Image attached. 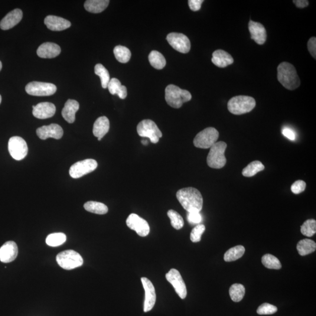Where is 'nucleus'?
Wrapping results in <instances>:
<instances>
[{
  "label": "nucleus",
  "instance_id": "1",
  "mask_svg": "<svg viewBox=\"0 0 316 316\" xmlns=\"http://www.w3.org/2000/svg\"><path fill=\"white\" fill-rule=\"evenodd\" d=\"M177 197L188 213H200L203 208V198L197 189L191 187L182 189L178 191Z\"/></svg>",
  "mask_w": 316,
  "mask_h": 316
},
{
  "label": "nucleus",
  "instance_id": "2",
  "mask_svg": "<svg viewBox=\"0 0 316 316\" xmlns=\"http://www.w3.org/2000/svg\"><path fill=\"white\" fill-rule=\"evenodd\" d=\"M277 71L278 80L286 89L294 90L301 85V80L293 64L288 63H280Z\"/></svg>",
  "mask_w": 316,
  "mask_h": 316
},
{
  "label": "nucleus",
  "instance_id": "3",
  "mask_svg": "<svg viewBox=\"0 0 316 316\" xmlns=\"http://www.w3.org/2000/svg\"><path fill=\"white\" fill-rule=\"evenodd\" d=\"M191 98L189 91L182 89L174 84H170L166 88V102L173 108H181L184 103L190 102Z\"/></svg>",
  "mask_w": 316,
  "mask_h": 316
},
{
  "label": "nucleus",
  "instance_id": "4",
  "mask_svg": "<svg viewBox=\"0 0 316 316\" xmlns=\"http://www.w3.org/2000/svg\"><path fill=\"white\" fill-rule=\"evenodd\" d=\"M256 106L255 100L247 96L231 98L228 103V110L234 115H242L252 112Z\"/></svg>",
  "mask_w": 316,
  "mask_h": 316
},
{
  "label": "nucleus",
  "instance_id": "5",
  "mask_svg": "<svg viewBox=\"0 0 316 316\" xmlns=\"http://www.w3.org/2000/svg\"><path fill=\"white\" fill-rule=\"evenodd\" d=\"M226 142L220 141L215 143L211 146L207 158L208 167L214 169H221L226 164L225 152L227 148Z\"/></svg>",
  "mask_w": 316,
  "mask_h": 316
},
{
  "label": "nucleus",
  "instance_id": "6",
  "mask_svg": "<svg viewBox=\"0 0 316 316\" xmlns=\"http://www.w3.org/2000/svg\"><path fill=\"white\" fill-rule=\"evenodd\" d=\"M57 261L61 268L71 270L83 264V259L80 254L73 250L61 252L57 256Z\"/></svg>",
  "mask_w": 316,
  "mask_h": 316
},
{
  "label": "nucleus",
  "instance_id": "7",
  "mask_svg": "<svg viewBox=\"0 0 316 316\" xmlns=\"http://www.w3.org/2000/svg\"><path fill=\"white\" fill-rule=\"evenodd\" d=\"M137 132L141 137L148 138L153 144H156L162 136L157 125L151 120H144L138 124Z\"/></svg>",
  "mask_w": 316,
  "mask_h": 316
},
{
  "label": "nucleus",
  "instance_id": "8",
  "mask_svg": "<svg viewBox=\"0 0 316 316\" xmlns=\"http://www.w3.org/2000/svg\"><path fill=\"white\" fill-rule=\"evenodd\" d=\"M219 137V131L213 127H208L197 133L193 140V144L198 148H210L216 143Z\"/></svg>",
  "mask_w": 316,
  "mask_h": 316
},
{
  "label": "nucleus",
  "instance_id": "9",
  "mask_svg": "<svg viewBox=\"0 0 316 316\" xmlns=\"http://www.w3.org/2000/svg\"><path fill=\"white\" fill-rule=\"evenodd\" d=\"M26 92L34 96H50L56 93L57 87L50 83L32 81L25 87Z\"/></svg>",
  "mask_w": 316,
  "mask_h": 316
},
{
  "label": "nucleus",
  "instance_id": "10",
  "mask_svg": "<svg viewBox=\"0 0 316 316\" xmlns=\"http://www.w3.org/2000/svg\"><path fill=\"white\" fill-rule=\"evenodd\" d=\"M8 151L12 158L17 161L24 159L28 154V146L25 140L19 136H13L8 141Z\"/></svg>",
  "mask_w": 316,
  "mask_h": 316
},
{
  "label": "nucleus",
  "instance_id": "11",
  "mask_svg": "<svg viewBox=\"0 0 316 316\" xmlns=\"http://www.w3.org/2000/svg\"><path fill=\"white\" fill-rule=\"evenodd\" d=\"M97 166V162L94 159H85V160L75 163L71 166L69 170V174L72 178H80L96 170Z\"/></svg>",
  "mask_w": 316,
  "mask_h": 316
},
{
  "label": "nucleus",
  "instance_id": "12",
  "mask_svg": "<svg viewBox=\"0 0 316 316\" xmlns=\"http://www.w3.org/2000/svg\"><path fill=\"white\" fill-rule=\"evenodd\" d=\"M167 40L171 46L182 54H187L190 50V39L183 34L172 32L167 36Z\"/></svg>",
  "mask_w": 316,
  "mask_h": 316
},
{
  "label": "nucleus",
  "instance_id": "13",
  "mask_svg": "<svg viewBox=\"0 0 316 316\" xmlns=\"http://www.w3.org/2000/svg\"><path fill=\"white\" fill-rule=\"evenodd\" d=\"M167 281L171 283L176 292L182 299H184L187 296V289L180 272L178 270L172 269L166 274Z\"/></svg>",
  "mask_w": 316,
  "mask_h": 316
},
{
  "label": "nucleus",
  "instance_id": "14",
  "mask_svg": "<svg viewBox=\"0 0 316 316\" xmlns=\"http://www.w3.org/2000/svg\"><path fill=\"white\" fill-rule=\"evenodd\" d=\"M126 223L130 229L134 230L139 236H147L150 232V227L147 221L137 214H130L127 218Z\"/></svg>",
  "mask_w": 316,
  "mask_h": 316
},
{
  "label": "nucleus",
  "instance_id": "15",
  "mask_svg": "<svg viewBox=\"0 0 316 316\" xmlns=\"http://www.w3.org/2000/svg\"><path fill=\"white\" fill-rule=\"evenodd\" d=\"M38 137L42 140L49 138L60 139L63 135V130L57 124H51L49 126H44L37 129Z\"/></svg>",
  "mask_w": 316,
  "mask_h": 316
},
{
  "label": "nucleus",
  "instance_id": "16",
  "mask_svg": "<svg viewBox=\"0 0 316 316\" xmlns=\"http://www.w3.org/2000/svg\"><path fill=\"white\" fill-rule=\"evenodd\" d=\"M141 282L145 293L144 311L148 312L152 310L155 304L156 299L155 289L154 285L148 278L143 277L141 278Z\"/></svg>",
  "mask_w": 316,
  "mask_h": 316
},
{
  "label": "nucleus",
  "instance_id": "17",
  "mask_svg": "<svg viewBox=\"0 0 316 316\" xmlns=\"http://www.w3.org/2000/svg\"><path fill=\"white\" fill-rule=\"evenodd\" d=\"M32 114L36 118L41 120L50 119L55 115L56 107L50 102H43L32 106Z\"/></svg>",
  "mask_w": 316,
  "mask_h": 316
},
{
  "label": "nucleus",
  "instance_id": "18",
  "mask_svg": "<svg viewBox=\"0 0 316 316\" xmlns=\"http://www.w3.org/2000/svg\"><path fill=\"white\" fill-rule=\"evenodd\" d=\"M18 250L17 244L14 242H6L0 248V260L3 263H9L17 258Z\"/></svg>",
  "mask_w": 316,
  "mask_h": 316
},
{
  "label": "nucleus",
  "instance_id": "19",
  "mask_svg": "<svg viewBox=\"0 0 316 316\" xmlns=\"http://www.w3.org/2000/svg\"><path fill=\"white\" fill-rule=\"evenodd\" d=\"M249 29L251 34V38L258 45H263L266 40L267 34L266 29L259 22L250 21Z\"/></svg>",
  "mask_w": 316,
  "mask_h": 316
},
{
  "label": "nucleus",
  "instance_id": "20",
  "mask_svg": "<svg viewBox=\"0 0 316 316\" xmlns=\"http://www.w3.org/2000/svg\"><path fill=\"white\" fill-rule=\"evenodd\" d=\"M44 23L51 31H61L70 27V22L63 18L55 15H48L45 18Z\"/></svg>",
  "mask_w": 316,
  "mask_h": 316
},
{
  "label": "nucleus",
  "instance_id": "21",
  "mask_svg": "<svg viewBox=\"0 0 316 316\" xmlns=\"http://www.w3.org/2000/svg\"><path fill=\"white\" fill-rule=\"evenodd\" d=\"M61 49L58 45L52 42H45L38 48L37 53L38 56L41 58L51 59L60 55Z\"/></svg>",
  "mask_w": 316,
  "mask_h": 316
},
{
  "label": "nucleus",
  "instance_id": "22",
  "mask_svg": "<svg viewBox=\"0 0 316 316\" xmlns=\"http://www.w3.org/2000/svg\"><path fill=\"white\" fill-rule=\"evenodd\" d=\"M22 11L20 9H15L9 12L0 22V28L2 30H8V29L14 27L22 18Z\"/></svg>",
  "mask_w": 316,
  "mask_h": 316
},
{
  "label": "nucleus",
  "instance_id": "23",
  "mask_svg": "<svg viewBox=\"0 0 316 316\" xmlns=\"http://www.w3.org/2000/svg\"><path fill=\"white\" fill-rule=\"evenodd\" d=\"M79 109V103L76 100L69 99L64 104L62 115L67 123H73L76 120V113Z\"/></svg>",
  "mask_w": 316,
  "mask_h": 316
},
{
  "label": "nucleus",
  "instance_id": "24",
  "mask_svg": "<svg viewBox=\"0 0 316 316\" xmlns=\"http://www.w3.org/2000/svg\"><path fill=\"white\" fill-rule=\"evenodd\" d=\"M110 129V122L105 116L100 117L94 124L93 132L94 136L101 141Z\"/></svg>",
  "mask_w": 316,
  "mask_h": 316
},
{
  "label": "nucleus",
  "instance_id": "25",
  "mask_svg": "<svg viewBox=\"0 0 316 316\" xmlns=\"http://www.w3.org/2000/svg\"><path fill=\"white\" fill-rule=\"evenodd\" d=\"M211 61L216 66L224 68L234 63V59L226 51L219 50L214 51Z\"/></svg>",
  "mask_w": 316,
  "mask_h": 316
},
{
  "label": "nucleus",
  "instance_id": "26",
  "mask_svg": "<svg viewBox=\"0 0 316 316\" xmlns=\"http://www.w3.org/2000/svg\"><path fill=\"white\" fill-rule=\"evenodd\" d=\"M109 2V0H87L84 6L88 12L97 14L105 10Z\"/></svg>",
  "mask_w": 316,
  "mask_h": 316
},
{
  "label": "nucleus",
  "instance_id": "27",
  "mask_svg": "<svg viewBox=\"0 0 316 316\" xmlns=\"http://www.w3.org/2000/svg\"><path fill=\"white\" fill-rule=\"evenodd\" d=\"M107 88L112 95L117 94L121 99H125L127 96L126 87L123 86L120 81L116 78H113L110 80Z\"/></svg>",
  "mask_w": 316,
  "mask_h": 316
},
{
  "label": "nucleus",
  "instance_id": "28",
  "mask_svg": "<svg viewBox=\"0 0 316 316\" xmlns=\"http://www.w3.org/2000/svg\"><path fill=\"white\" fill-rule=\"evenodd\" d=\"M316 244L311 239H304L298 243L297 250L300 255L305 256L315 252Z\"/></svg>",
  "mask_w": 316,
  "mask_h": 316
},
{
  "label": "nucleus",
  "instance_id": "29",
  "mask_svg": "<svg viewBox=\"0 0 316 316\" xmlns=\"http://www.w3.org/2000/svg\"><path fill=\"white\" fill-rule=\"evenodd\" d=\"M148 60L151 66L156 69H162L167 64L165 57L157 51L151 52L149 55Z\"/></svg>",
  "mask_w": 316,
  "mask_h": 316
},
{
  "label": "nucleus",
  "instance_id": "30",
  "mask_svg": "<svg viewBox=\"0 0 316 316\" xmlns=\"http://www.w3.org/2000/svg\"><path fill=\"white\" fill-rule=\"evenodd\" d=\"M246 250L242 246H237L231 248L225 253L224 259L226 262H232L239 259L244 255Z\"/></svg>",
  "mask_w": 316,
  "mask_h": 316
},
{
  "label": "nucleus",
  "instance_id": "31",
  "mask_svg": "<svg viewBox=\"0 0 316 316\" xmlns=\"http://www.w3.org/2000/svg\"><path fill=\"white\" fill-rule=\"evenodd\" d=\"M84 208L89 212L97 214H105L108 212V207L106 205L100 202L90 201L84 204Z\"/></svg>",
  "mask_w": 316,
  "mask_h": 316
},
{
  "label": "nucleus",
  "instance_id": "32",
  "mask_svg": "<svg viewBox=\"0 0 316 316\" xmlns=\"http://www.w3.org/2000/svg\"><path fill=\"white\" fill-rule=\"evenodd\" d=\"M265 167L258 161H253L247 166L242 172V174L245 177H253L258 172L264 170Z\"/></svg>",
  "mask_w": 316,
  "mask_h": 316
},
{
  "label": "nucleus",
  "instance_id": "33",
  "mask_svg": "<svg viewBox=\"0 0 316 316\" xmlns=\"http://www.w3.org/2000/svg\"><path fill=\"white\" fill-rule=\"evenodd\" d=\"M114 54L116 60L122 63H128L131 57V51L129 49L122 45H119L114 49Z\"/></svg>",
  "mask_w": 316,
  "mask_h": 316
},
{
  "label": "nucleus",
  "instance_id": "34",
  "mask_svg": "<svg viewBox=\"0 0 316 316\" xmlns=\"http://www.w3.org/2000/svg\"><path fill=\"white\" fill-rule=\"evenodd\" d=\"M246 289L242 284L235 283L231 286L229 290L230 296L234 302H239L242 301L245 295Z\"/></svg>",
  "mask_w": 316,
  "mask_h": 316
},
{
  "label": "nucleus",
  "instance_id": "35",
  "mask_svg": "<svg viewBox=\"0 0 316 316\" xmlns=\"http://www.w3.org/2000/svg\"><path fill=\"white\" fill-rule=\"evenodd\" d=\"M94 72L100 77L103 89H106L110 80L109 71L103 64L99 63L97 64L94 67Z\"/></svg>",
  "mask_w": 316,
  "mask_h": 316
},
{
  "label": "nucleus",
  "instance_id": "36",
  "mask_svg": "<svg viewBox=\"0 0 316 316\" xmlns=\"http://www.w3.org/2000/svg\"><path fill=\"white\" fill-rule=\"evenodd\" d=\"M262 263L266 268L271 269H280L282 265L279 260L271 254H265L262 258Z\"/></svg>",
  "mask_w": 316,
  "mask_h": 316
},
{
  "label": "nucleus",
  "instance_id": "37",
  "mask_svg": "<svg viewBox=\"0 0 316 316\" xmlns=\"http://www.w3.org/2000/svg\"><path fill=\"white\" fill-rule=\"evenodd\" d=\"M66 241V236L62 233H53L49 235L46 239L47 245L56 247L63 245Z\"/></svg>",
  "mask_w": 316,
  "mask_h": 316
},
{
  "label": "nucleus",
  "instance_id": "38",
  "mask_svg": "<svg viewBox=\"0 0 316 316\" xmlns=\"http://www.w3.org/2000/svg\"><path fill=\"white\" fill-rule=\"evenodd\" d=\"M168 216L171 220V225L176 230H180L184 226V220L183 218L179 214L177 211L174 210L168 211Z\"/></svg>",
  "mask_w": 316,
  "mask_h": 316
},
{
  "label": "nucleus",
  "instance_id": "39",
  "mask_svg": "<svg viewBox=\"0 0 316 316\" xmlns=\"http://www.w3.org/2000/svg\"><path fill=\"white\" fill-rule=\"evenodd\" d=\"M301 233L303 235L311 237L316 233V221L314 219L306 220L301 226Z\"/></svg>",
  "mask_w": 316,
  "mask_h": 316
},
{
  "label": "nucleus",
  "instance_id": "40",
  "mask_svg": "<svg viewBox=\"0 0 316 316\" xmlns=\"http://www.w3.org/2000/svg\"><path fill=\"white\" fill-rule=\"evenodd\" d=\"M206 230V227L203 224H198L192 230L190 233V240L193 243H198L200 242L202 234Z\"/></svg>",
  "mask_w": 316,
  "mask_h": 316
},
{
  "label": "nucleus",
  "instance_id": "41",
  "mask_svg": "<svg viewBox=\"0 0 316 316\" xmlns=\"http://www.w3.org/2000/svg\"><path fill=\"white\" fill-rule=\"evenodd\" d=\"M278 311V308L276 306L269 304H263L259 306L256 312L259 315H273Z\"/></svg>",
  "mask_w": 316,
  "mask_h": 316
},
{
  "label": "nucleus",
  "instance_id": "42",
  "mask_svg": "<svg viewBox=\"0 0 316 316\" xmlns=\"http://www.w3.org/2000/svg\"><path fill=\"white\" fill-rule=\"evenodd\" d=\"M306 187V184L305 181L299 180L296 181L292 185L291 190L293 193L298 194L304 191Z\"/></svg>",
  "mask_w": 316,
  "mask_h": 316
},
{
  "label": "nucleus",
  "instance_id": "43",
  "mask_svg": "<svg viewBox=\"0 0 316 316\" xmlns=\"http://www.w3.org/2000/svg\"><path fill=\"white\" fill-rule=\"evenodd\" d=\"M188 222L191 224H199L202 221V216L199 212L188 213Z\"/></svg>",
  "mask_w": 316,
  "mask_h": 316
},
{
  "label": "nucleus",
  "instance_id": "44",
  "mask_svg": "<svg viewBox=\"0 0 316 316\" xmlns=\"http://www.w3.org/2000/svg\"><path fill=\"white\" fill-rule=\"evenodd\" d=\"M308 51L315 60L316 58V38L312 37L308 42Z\"/></svg>",
  "mask_w": 316,
  "mask_h": 316
},
{
  "label": "nucleus",
  "instance_id": "45",
  "mask_svg": "<svg viewBox=\"0 0 316 316\" xmlns=\"http://www.w3.org/2000/svg\"><path fill=\"white\" fill-rule=\"evenodd\" d=\"M203 0H189L188 4L191 11H197L200 10Z\"/></svg>",
  "mask_w": 316,
  "mask_h": 316
},
{
  "label": "nucleus",
  "instance_id": "46",
  "mask_svg": "<svg viewBox=\"0 0 316 316\" xmlns=\"http://www.w3.org/2000/svg\"><path fill=\"white\" fill-rule=\"evenodd\" d=\"M282 133L283 135L289 139L291 140V141H294V140H295V133L291 129L285 128L282 130Z\"/></svg>",
  "mask_w": 316,
  "mask_h": 316
},
{
  "label": "nucleus",
  "instance_id": "47",
  "mask_svg": "<svg viewBox=\"0 0 316 316\" xmlns=\"http://www.w3.org/2000/svg\"><path fill=\"white\" fill-rule=\"evenodd\" d=\"M293 2L299 8H305L309 4V2L307 0H294Z\"/></svg>",
  "mask_w": 316,
  "mask_h": 316
},
{
  "label": "nucleus",
  "instance_id": "48",
  "mask_svg": "<svg viewBox=\"0 0 316 316\" xmlns=\"http://www.w3.org/2000/svg\"><path fill=\"white\" fill-rule=\"evenodd\" d=\"M142 143L143 145H148V142H147V141H146V140H142Z\"/></svg>",
  "mask_w": 316,
  "mask_h": 316
},
{
  "label": "nucleus",
  "instance_id": "49",
  "mask_svg": "<svg viewBox=\"0 0 316 316\" xmlns=\"http://www.w3.org/2000/svg\"><path fill=\"white\" fill-rule=\"evenodd\" d=\"M2 63H1V61H0V71H1V69H2Z\"/></svg>",
  "mask_w": 316,
  "mask_h": 316
},
{
  "label": "nucleus",
  "instance_id": "50",
  "mask_svg": "<svg viewBox=\"0 0 316 316\" xmlns=\"http://www.w3.org/2000/svg\"><path fill=\"white\" fill-rule=\"evenodd\" d=\"M1 100H2V98H1V95H0V104H1Z\"/></svg>",
  "mask_w": 316,
  "mask_h": 316
}]
</instances>
